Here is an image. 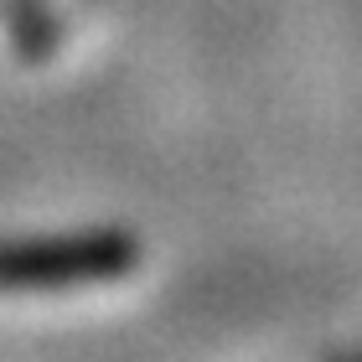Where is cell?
<instances>
[{
	"instance_id": "6da1fadb",
	"label": "cell",
	"mask_w": 362,
	"mask_h": 362,
	"mask_svg": "<svg viewBox=\"0 0 362 362\" xmlns=\"http://www.w3.org/2000/svg\"><path fill=\"white\" fill-rule=\"evenodd\" d=\"M135 269L129 233H68V238H21L0 243V285L6 290H47V285H88Z\"/></svg>"
}]
</instances>
